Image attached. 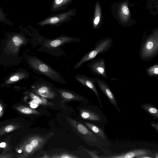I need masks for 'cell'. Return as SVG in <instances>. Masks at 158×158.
<instances>
[{"label": "cell", "mask_w": 158, "mask_h": 158, "mask_svg": "<svg viewBox=\"0 0 158 158\" xmlns=\"http://www.w3.org/2000/svg\"><path fill=\"white\" fill-rule=\"evenodd\" d=\"M146 8L152 15L158 14V0H148L146 4Z\"/></svg>", "instance_id": "44dd1931"}, {"label": "cell", "mask_w": 158, "mask_h": 158, "mask_svg": "<svg viewBox=\"0 0 158 158\" xmlns=\"http://www.w3.org/2000/svg\"><path fill=\"white\" fill-rule=\"evenodd\" d=\"M7 15L3 11L2 8L0 7V22L8 23L10 22V21L7 18Z\"/></svg>", "instance_id": "cb8c5ba5"}, {"label": "cell", "mask_w": 158, "mask_h": 158, "mask_svg": "<svg viewBox=\"0 0 158 158\" xmlns=\"http://www.w3.org/2000/svg\"><path fill=\"white\" fill-rule=\"evenodd\" d=\"M6 146V143H0V147L1 148H4Z\"/></svg>", "instance_id": "d6a6232c"}, {"label": "cell", "mask_w": 158, "mask_h": 158, "mask_svg": "<svg viewBox=\"0 0 158 158\" xmlns=\"http://www.w3.org/2000/svg\"><path fill=\"white\" fill-rule=\"evenodd\" d=\"M31 97L34 100L40 104L42 105V100L41 98L32 93H30Z\"/></svg>", "instance_id": "484cf974"}, {"label": "cell", "mask_w": 158, "mask_h": 158, "mask_svg": "<svg viewBox=\"0 0 158 158\" xmlns=\"http://www.w3.org/2000/svg\"><path fill=\"white\" fill-rule=\"evenodd\" d=\"M29 75L28 73L18 72L11 75L6 81L5 84H10L15 83L23 79L28 78Z\"/></svg>", "instance_id": "d6986e66"}, {"label": "cell", "mask_w": 158, "mask_h": 158, "mask_svg": "<svg viewBox=\"0 0 158 158\" xmlns=\"http://www.w3.org/2000/svg\"><path fill=\"white\" fill-rule=\"evenodd\" d=\"M41 96V98L42 100V105L44 106H53L54 105L53 103L49 102L47 101L46 98L44 97Z\"/></svg>", "instance_id": "4316f807"}, {"label": "cell", "mask_w": 158, "mask_h": 158, "mask_svg": "<svg viewBox=\"0 0 158 158\" xmlns=\"http://www.w3.org/2000/svg\"><path fill=\"white\" fill-rule=\"evenodd\" d=\"M95 79L96 82L101 91L115 107L117 111L122 114L121 110L119 107L116 99L109 85L103 80H101L96 78Z\"/></svg>", "instance_id": "8fae6325"}, {"label": "cell", "mask_w": 158, "mask_h": 158, "mask_svg": "<svg viewBox=\"0 0 158 158\" xmlns=\"http://www.w3.org/2000/svg\"><path fill=\"white\" fill-rule=\"evenodd\" d=\"M140 106L154 119H158V108L157 106L149 103H143Z\"/></svg>", "instance_id": "ffe728a7"}, {"label": "cell", "mask_w": 158, "mask_h": 158, "mask_svg": "<svg viewBox=\"0 0 158 158\" xmlns=\"http://www.w3.org/2000/svg\"><path fill=\"white\" fill-rule=\"evenodd\" d=\"M76 9H72L64 13L50 16L36 24L41 26L51 25L58 27L70 21L73 17L76 15Z\"/></svg>", "instance_id": "9c48e42d"}, {"label": "cell", "mask_w": 158, "mask_h": 158, "mask_svg": "<svg viewBox=\"0 0 158 158\" xmlns=\"http://www.w3.org/2000/svg\"><path fill=\"white\" fill-rule=\"evenodd\" d=\"M57 91L60 95L62 101L61 103L76 101L88 103L89 101L81 95L67 89L57 88Z\"/></svg>", "instance_id": "7c38bea8"}, {"label": "cell", "mask_w": 158, "mask_h": 158, "mask_svg": "<svg viewBox=\"0 0 158 158\" xmlns=\"http://www.w3.org/2000/svg\"><path fill=\"white\" fill-rule=\"evenodd\" d=\"M85 124L104 145L106 148L111 146L106 134L104 129L89 122H85Z\"/></svg>", "instance_id": "9a60e30c"}, {"label": "cell", "mask_w": 158, "mask_h": 158, "mask_svg": "<svg viewBox=\"0 0 158 158\" xmlns=\"http://www.w3.org/2000/svg\"><path fill=\"white\" fill-rule=\"evenodd\" d=\"M145 32L141 40L139 55L143 61L154 59L158 53V28H156L148 35Z\"/></svg>", "instance_id": "6da1fadb"}, {"label": "cell", "mask_w": 158, "mask_h": 158, "mask_svg": "<svg viewBox=\"0 0 158 158\" xmlns=\"http://www.w3.org/2000/svg\"><path fill=\"white\" fill-rule=\"evenodd\" d=\"M149 156L154 158L155 155L151 151L145 149H135L118 154L102 156V158H138L144 156Z\"/></svg>", "instance_id": "5bb4252c"}, {"label": "cell", "mask_w": 158, "mask_h": 158, "mask_svg": "<svg viewBox=\"0 0 158 158\" xmlns=\"http://www.w3.org/2000/svg\"><path fill=\"white\" fill-rule=\"evenodd\" d=\"M2 108L0 106V111L2 110Z\"/></svg>", "instance_id": "d590c367"}, {"label": "cell", "mask_w": 158, "mask_h": 158, "mask_svg": "<svg viewBox=\"0 0 158 158\" xmlns=\"http://www.w3.org/2000/svg\"><path fill=\"white\" fill-rule=\"evenodd\" d=\"M41 158H50V156L48 155H47L45 153L44 154V156H42L41 157Z\"/></svg>", "instance_id": "1f68e13d"}, {"label": "cell", "mask_w": 158, "mask_h": 158, "mask_svg": "<svg viewBox=\"0 0 158 158\" xmlns=\"http://www.w3.org/2000/svg\"><path fill=\"white\" fill-rule=\"evenodd\" d=\"M102 10L99 2L97 1L95 3L92 21L93 29L98 30L101 27L102 22Z\"/></svg>", "instance_id": "e0dca14e"}, {"label": "cell", "mask_w": 158, "mask_h": 158, "mask_svg": "<svg viewBox=\"0 0 158 158\" xmlns=\"http://www.w3.org/2000/svg\"><path fill=\"white\" fill-rule=\"evenodd\" d=\"M73 0H53L51 11H61L66 9Z\"/></svg>", "instance_id": "ac0fdd59"}, {"label": "cell", "mask_w": 158, "mask_h": 158, "mask_svg": "<svg viewBox=\"0 0 158 158\" xmlns=\"http://www.w3.org/2000/svg\"><path fill=\"white\" fill-rule=\"evenodd\" d=\"M76 81L92 90L98 98L100 107H102L101 100L99 93L95 85L96 83L95 78H91L81 74H78L74 76Z\"/></svg>", "instance_id": "4fadbf2b"}, {"label": "cell", "mask_w": 158, "mask_h": 158, "mask_svg": "<svg viewBox=\"0 0 158 158\" xmlns=\"http://www.w3.org/2000/svg\"><path fill=\"white\" fill-rule=\"evenodd\" d=\"M27 42L26 39L23 36L19 34H14L9 40L7 47L11 51L16 53L18 52L20 47L25 44Z\"/></svg>", "instance_id": "2e32d148"}, {"label": "cell", "mask_w": 158, "mask_h": 158, "mask_svg": "<svg viewBox=\"0 0 158 158\" xmlns=\"http://www.w3.org/2000/svg\"><path fill=\"white\" fill-rule=\"evenodd\" d=\"M14 128V127L13 126L11 125H9L5 127V130L6 131L9 132L12 131L13 130Z\"/></svg>", "instance_id": "4dcf8cb0"}, {"label": "cell", "mask_w": 158, "mask_h": 158, "mask_svg": "<svg viewBox=\"0 0 158 158\" xmlns=\"http://www.w3.org/2000/svg\"><path fill=\"white\" fill-rule=\"evenodd\" d=\"M84 150L87 152L91 158H102V156H99L98 155L100 153V152L97 150L91 151L87 149H84Z\"/></svg>", "instance_id": "d4e9b609"}, {"label": "cell", "mask_w": 158, "mask_h": 158, "mask_svg": "<svg viewBox=\"0 0 158 158\" xmlns=\"http://www.w3.org/2000/svg\"><path fill=\"white\" fill-rule=\"evenodd\" d=\"M51 158H79L77 155L66 152H63L59 154H54L50 156Z\"/></svg>", "instance_id": "603a6c76"}, {"label": "cell", "mask_w": 158, "mask_h": 158, "mask_svg": "<svg viewBox=\"0 0 158 158\" xmlns=\"http://www.w3.org/2000/svg\"><path fill=\"white\" fill-rule=\"evenodd\" d=\"M38 43L40 47L39 52H46L53 55L56 52L60 50L61 47L65 44L73 42H78L81 40L79 38L72 37L65 35L64 34L55 38L49 39L44 36H40L38 38ZM61 51V50H60Z\"/></svg>", "instance_id": "7a4b0ae2"}, {"label": "cell", "mask_w": 158, "mask_h": 158, "mask_svg": "<svg viewBox=\"0 0 158 158\" xmlns=\"http://www.w3.org/2000/svg\"><path fill=\"white\" fill-rule=\"evenodd\" d=\"M18 152L20 153L22 152V151L21 150H19L18 151Z\"/></svg>", "instance_id": "e575fe53"}, {"label": "cell", "mask_w": 158, "mask_h": 158, "mask_svg": "<svg viewBox=\"0 0 158 158\" xmlns=\"http://www.w3.org/2000/svg\"><path fill=\"white\" fill-rule=\"evenodd\" d=\"M151 127L154 129L157 132H158V123L154 121H151L150 123Z\"/></svg>", "instance_id": "83f0119b"}, {"label": "cell", "mask_w": 158, "mask_h": 158, "mask_svg": "<svg viewBox=\"0 0 158 158\" xmlns=\"http://www.w3.org/2000/svg\"><path fill=\"white\" fill-rule=\"evenodd\" d=\"M113 39L110 37L102 39L95 44V48L84 55L74 65L73 69H76L85 62L95 58L98 55L109 50L113 44Z\"/></svg>", "instance_id": "8992f818"}, {"label": "cell", "mask_w": 158, "mask_h": 158, "mask_svg": "<svg viewBox=\"0 0 158 158\" xmlns=\"http://www.w3.org/2000/svg\"><path fill=\"white\" fill-rule=\"evenodd\" d=\"M39 104V103L33 100L31 103L30 106L32 108H35L38 107Z\"/></svg>", "instance_id": "f546056e"}, {"label": "cell", "mask_w": 158, "mask_h": 158, "mask_svg": "<svg viewBox=\"0 0 158 158\" xmlns=\"http://www.w3.org/2000/svg\"><path fill=\"white\" fill-rule=\"evenodd\" d=\"M130 0H122L114 3L111 10L113 17L123 27L133 26L135 23V19L131 18Z\"/></svg>", "instance_id": "277c9868"}, {"label": "cell", "mask_w": 158, "mask_h": 158, "mask_svg": "<svg viewBox=\"0 0 158 158\" xmlns=\"http://www.w3.org/2000/svg\"><path fill=\"white\" fill-rule=\"evenodd\" d=\"M145 71L149 77H156L158 76V63H156L146 68Z\"/></svg>", "instance_id": "7402d4cb"}, {"label": "cell", "mask_w": 158, "mask_h": 158, "mask_svg": "<svg viewBox=\"0 0 158 158\" xmlns=\"http://www.w3.org/2000/svg\"><path fill=\"white\" fill-rule=\"evenodd\" d=\"M87 66L93 74L105 78H108L106 74L105 60L104 58L99 57L93 59Z\"/></svg>", "instance_id": "30bf717a"}, {"label": "cell", "mask_w": 158, "mask_h": 158, "mask_svg": "<svg viewBox=\"0 0 158 158\" xmlns=\"http://www.w3.org/2000/svg\"><path fill=\"white\" fill-rule=\"evenodd\" d=\"M80 115L85 120L92 122V123L104 129L107 123L106 116L97 106H89L86 108L80 109Z\"/></svg>", "instance_id": "52a82bcc"}, {"label": "cell", "mask_w": 158, "mask_h": 158, "mask_svg": "<svg viewBox=\"0 0 158 158\" xmlns=\"http://www.w3.org/2000/svg\"><path fill=\"white\" fill-rule=\"evenodd\" d=\"M32 87L37 94L49 98H53L58 94L57 88L51 82L40 77L34 82Z\"/></svg>", "instance_id": "ba28073f"}, {"label": "cell", "mask_w": 158, "mask_h": 158, "mask_svg": "<svg viewBox=\"0 0 158 158\" xmlns=\"http://www.w3.org/2000/svg\"><path fill=\"white\" fill-rule=\"evenodd\" d=\"M155 155V158H158V154L157 152L156 153L154 154Z\"/></svg>", "instance_id": "836d02e7"}, {"label": "cell", "mask_w": 158, "mask_h": 158, "mask_svg": "<svg viewBox=\"0 0 158 158\" xmlns=\"http://www.w3.org/2000/svg\"><path fill=\"white\" fill-rule=\"evenodd\" d=\"M28 62L31 68L37 74L45 76L51 80L63 84L67 82L60 74L47 63L35 56H31Z\"/></svg>", "instance_id": "3957f363"}, {"label": "cell", "mask_w": 158, "mask_h": 158, "mask_svg": "<svg viewBox=\"0 0 158 158\" xmlns=\"http://www.w3.org/2000/svg\"><path fill=\"white\" fill-rule=\"evenodd\" d=\"M25 149L28 153H30L33 150L30 144H27L26 146Z\"/></svg>", "instance_id": "f1b7e54d"}, {"label": "cell", "mask_w": 158, "mask_h": 158, "mask_svg": "<svg viewBox=\"0 0 158 158\" xmlns=\"http://www.w3.org/2000/svg\"><path fill=\"white\" fill-rule=\"evenodd\" d=\"M67 120L73 130L90 146H96L100 149L106 148L104 145L88 128L81 122L69 117Z\"/></svg>", "instance_id": "5b68a950"}]
</instances>
